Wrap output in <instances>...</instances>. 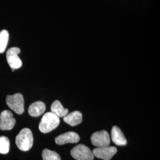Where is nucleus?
<instances>
[{
	"instance_id": "obj_5",
	"label": "nucleus",
	"mask_w": 160,
	"mask_h": 160,
	"mask_svg": "<svg viewBox=\"0 0 160 160\" xmlns=\"http://www.w3.org/2000/svg\"><path fill=\"white\" fill-rule=\"evenodd\" d=\"M91 141L92 145L97 148L108 147L110 144V138L108 132L103 130L94 133L91 137Z\"/></svg>"
},
{
	"instance_id": "obj_14",
	"label": "nucleus",
	"mask_w": 160,
	"mask_h": 160,
	"mask_svg": "<svg viewBox=\"0 0 160 160\" xmlns=\"http://www.w3.org/2000/svg\"><path fill=\"white\" fill-rule=\"evenodd\" d=\"M9 39V33L6 30H2L0 32V53L5 51Z\"/></svg>"
},
{
	"instance_id": "obj_4",
	"label": "nucleus",
	"mask_w": 160,
	"mask_h": 160,
	"mask_svg": "<svg viewBox=\"0 0 160 160\" xmlns=\"http://www.w3.org/2000/svg\"><path fill=\"white\" fill-rule=\"evenodd\" d=\"M71 155L77 160H93L94 158L90 148L82 144H79L72 149Z\"/></svg>"
},
{
	"instance_id": "obj_10",
	"label": "nucleus",
	"mask_w": 160,
	"mask_h": 160,
	"mask_svg": "<svg viewBox=\"0 0 160 160\" xmlns=\"http://www.w3.org/2000/svg\"><path fill=\"white\" fill-rule=\"evenodd\" d=\"M112 139L116 145L118 146H124L127 144V140L120 128L114 126L112 129Z\"/></svg>"
},
{
	"instance_id": "obj_11",
	"label": "nucleus",
	"mask_w": 160,
	"mask_h": 160,
	"mask_svg": "<svg viewBox=\"0 0 160 160\" xmlns=\"http://www.w3.org/2000/svg\"><path fill=\"white\" fill-rule=\"evenodd\" d=\"M63 121L70 126H76L82 122V115L79 111H74L63 117Z\"/></svg>"
},
{
	"instance_id": "obj_8",
	"label": "nucleus",
	"mask_w": 160,
	"mask_h": 160,
	"mask_svg": "<svg viewBox=\"0 0 160 160\" xmlns=\"http://www.w3.org/2000/svg\"><path fill=\"white\" fill-rule=\"evenodd\" d=\"M117 152V149L114 147H104L94 149L92 154L96 158L103 160H110Z\"/></svg>"
},
{
	"instance_id": "obj_13",
	"label": "nucleus",
	"mask_w": 160,
	"mask_h": 160,
	"mask_svg": "<svg viewBox=\"0 0 160 160\" xmlns=\"http://www.w3.org/2000/svg\"><path fill=\"white\" fill-rule=\"evenodd\" d=\"M51 110L52 113L58 118H63L68 114V109H65L59 100H55L52 104Z\"/></svg>"
},
{
	"instance_id": "obj_2",
	"label": "nucleus",
	"mask_w": 160,
	"mask_h": 160,
	"mask_svg": "<svg viewBox=\"0 0 160 160\" xmlns=\"http://www.w3.org/2000/svg\"><path fill=\"white\" fill-rule=\"evenodd\" d=\"M59 118L52 112H48L43 116L39 125V129L41 132L47 133L56 129L59 126Z\"/></svg>"
},
{
	"instance_id": "obj_1",
	"label": "nucleus",
	"mask_w": 160,
	"mask_h": 160,
	"mask_svg": "<svg viewBox=\"0 0 160 160\" xmlns=\"http://www.w3.org/2000/svg\"><path fill=\"white\" fill-rule=\"evenodd\" d=\"M18 148L23 151H28L32 148L33 144V137L32 131L29 128L21 130L16 138Z\"/></svg>"
},
{
	"instance_id": "obj_9",
	"label": "nucleus",
	"mask_w": 160,
	"mask_h": 160,
	"mask_svg": "<svg viewBox=\"0 0 160 160\" xmlns=\"http://www.w3.org/2000/svg\"><path fill=\"white\" fill-rule=\"evenodd\" d=\"M79 135L74 132H68L60 135L55 138V142L58 145H64L66 143H77L80 141Z\"/></svg>"
},
{
	"instance_id": "obj_7",
	"label": "nucleus",
	"mask_w": 160,
	"mask_h": 160,
	"mask_svg": "<svg viewBox=\"0 0 160 160\" xmlns=\"http://www.w3.org/2000/svg\"><path fill=\"white\" fill-rule=\"evenodd\" d=\"M16 124V119L14 118L12 112L4 110L0 114V129L8 131L12 129Z\"/></svg>"
},
{
	"instance_id": "obj_12",
	"label": "nucleus",
	"mask_w": 160,
	"mask_h": 160,
	"mask_svg": "<svg viewBox=\"0 0 160 160\" xmlns=\"http://www.w3.org/2000/svg\"><path fill=\"white\" fill-rule=\"evenodd\" d=\"M46 110V106L42 102H36L32 103L28 109L29 114L33 117H38L43 114Z\"/></svg>"
},
{
	"instance_id": "obj_15",
	"label": "nucleus",
	"mask_w": 160,
	"mask_h": 160,
	"mask_svg": "<svg viewBox=\"0 0 160 160\" xmlns=\"http://www.w3.org/2000/svg\"><path fill=\"white\" fill-rule=\"evenodd\" d=\"M42 156L43 160H61L57 152L48 149H45L42 151Z\"/></svg>"
},
{
	"instance_id": "obj_16",
	"label": "nucleus",
	"mask_w": 160,
	"mask_h": 160,
	"mask_svg": "<svg viewBox=\"0 0 160 160\" xmlns=\"http://www.w3.org/2000/svg\"><path fill=\"white\" fill-rule=\"evenodd\" d=\"M10 150V141L6 137H0V154H6Z\"/></svg>"
},
{
	"instance_id": "obj_6",
	"label": "nucleus",
	"mask_w": 160,
	"mask_h": 160,
	"mask_svg": "<svg viewBox=\"0 0 160 160\" xmlns=\"http://www.w3.org/2000/svg\"><path fill=\"white\" fill-rule=\"evenodd\" d=\"M20 53V49L17 47L9 49L6 53L7 61L10 67L13 69L19 68L22 65V62L18 55Z\"/></svg>"
},
{
	"instance_id": "obj_3",
	"label": "nucleus",
	"mask_w": 160,
	"mask_h": 160,
	"mask_svg": "<svg viewBox=\"0 0 160 160\" xmlns=\"http://www.w3.org/2000/svg\"><path fill=\"white\" fill-rule=\"evenodd\" d=\"M6 103L8 106L17 114H22L24 112V100L21 93L14 95H8L6 98Z\"/></svg>"
}]
</instances>
